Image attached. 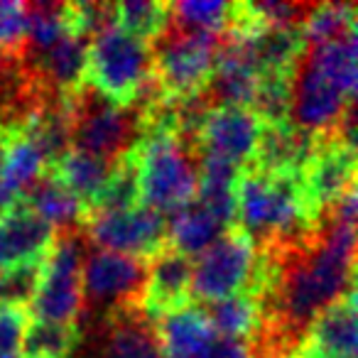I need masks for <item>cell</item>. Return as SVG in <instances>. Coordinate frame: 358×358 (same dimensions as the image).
Returning a JSON list of instances; mask_svg holds the SVG:
<instances>
[{
    "mask_svg": "<svg viewBox=\"0 0 358 358\" xmlns=\"http://www.w3.org/2000/svg\"><path fill=\"white\" fill-rule=\"evenodd\" d=\"M314 150H317V138L292 128L289 123L260 125L253 159L245 167H253L265 174H278V177L299 179Z\"/></svg>",
    "mask_w": 358,
    "mask_h": 358,
    "instance_id": "obj_17",
    "label": "cell"
},
{
    "mask_svg": "<svg viewBox=\"0 0 358 358\" xmlns=\"http://www.w3.org/2000/svg\"><path fill=\"white\" fill-rule=\"evenodd\" d=\"M307 47L356 37V6L353 3H314L302 25Z\"/></svg>",
    "mask_w": 358,
    "mask_h": 358,
    "instance_id": "obj_30",
    "label": "cell"
},
{
    "mask_svg": "<svg viewBox=\"0 0 358 358\" xmlns=\"http://www.w3.org/2000/svg\"><path fill=\"white\" fill-rule=\"evenodd\" d=\"M289 358H322L319 353H314L312 348H307V346H302V348H297V351L292 353Z\"/></svg>",
    "mask_w": 358,
    "mask_h": 358,
    "instance_id": "obj_39",
    "label": "cell"
},
{
    "mask_svg": "<svg viewBox=\"0 0 358 358\" xmlns=\"http://www.w3.org/2000/svg\"><path fill=\"white\" fill-rule=\"evenodd\" d=\"M172 3L162 0H125L115 3V25L140 42H155L169 22Z\"/></svg>",
    "mask_w": 358,
    "mask_h": 358,
    "instance_id": "obj_31",
    "label": "cell"
},
{
    "mask_svg": "<svg viewBox=\"0 0 358 358\" xmlns=\"http://www.w3.org/2000/svg\"><path fill=\"white\" fill-rule=\"evenodd\" d=\"M250 13L260 25L268 27H302L314 3H294V0H253L248 3Z\"/></svg>",
    "mask_w": 358,
    "mask_h": 358,
    "instance_id": "obj_35",
    "label": "cell"
},
{
    "mask_svg": "<svg viewBox=\"0 0 358 358\" xmlns=\"http://www.w3.org/2000/svg\"><path fill=\"white\" fill-rule=\"evenodd\" d=\"M292 76L294 74H275V71L258 74V84H255L250 110L258 115V120L263 125L289 123Z\"/></svg>",
    "mask_w": 358,
    "mask_h": 358,
    "instance_id": "obj_32",
    "label": "cell"
},
{
    "mask_svg": "<svg viewBox=\"0 0 358 358\" xmlns=\"http://www.w3.org/2000/svg\"><path fill=\"white\" fill-rule=\"evenodd\" d=\"M255 255L258 250L241 226L221 231L192 268V304H211L245 289Z\"/></svg>",
    "mask_w": 358,
    "mask_h": 358,
    "instance_id": "obj_9",
    "label": "cell"
},
{
    "mask_svg": "<svg viewBox=\"0 0 358 358\" xmlns=\"http://www.w3.org/2000/svg\"><path fill=\"white\" fill-rule=\"evenodd\" d=\"M351 187H356V148L338 138H317V150L299 174L307 216L317 221Z\"/></svg>",
    "mask_w": 358,
    "mask_h": 358,
    "instance_id": "obj_11",
    "label": "cell"
},
{
    "mask_svg": "<svg viewBox=\"0 0 358 358\" xmlns=\"http://www.w3.org/2000/svg\"><path fill=\"white\" fill-rule=\"evenodd\" d=\"M55 241V229L22 201L0 211V273L17 265L45 260Z\"/></svg>",
    "mask_w": 358,
    "mask_h": 358,
    "instance_id": "obj_16",
    "label": "cell"
},
{
    "mask_svg": "<svg viewBox=\"0 0 358 358\" xmlns=\"http://www.w3.org/2000/svg\"><path fill=\"white\" fill-rule=\"evenodd\" d=\"M221 35L194 32L167 22L162 35L150 42L152 79L164 99L185 101L201 94L216 64Z\"/></svg>",
    "mask_w": 358,
    "mask_h": 358,
    "instance_id": "obj_5",
    "label": "cell"
},
{
    "mask_svg": "<svg viewBox=\"0 0 358 358\" xmlns=\"http://www.w3.org/2000/svg\"><path fill=\"white\" fill-rule=\"evenodd\" d=\"M66 106H69L74 150L96 155L106 162H115L143 138L138 110L133 106L123 108L110 103L89 84L81 86L76 94L66 96Z\"/></svg>",
    "mask_w": 358,
    "mask_h": 358,
    "instance_id": "obj_6",
    "label": "cell"
},
{
    "mask_svg": "<svg viewBox=\"0 0 358 358\" xmlns=\"http://www.w3.org/2000/svg\"><path fill=\"white\" fill-rule=\"evenodd\" d=\"M248 47L258 74H294L307 42L302 27H268L260 35L248 37Z\"/></svg>",
    "mask_w": 358,
    "mask_h": 358,
    "instance_id": "obj_24",
    "label": "cell"
},
{
    "mask_svg": "<svg viewBox=\"0 0 358 358\" xmlns=\"http://www.w3.org/2000/svg\"><path fill=\"white\" fill-rule=\"evenodd\" d=\"M84 338L79 324H52L30 319L20 358H69Z\"/></svg>",
    "mask_w": 358,
    "mask_h": 358,
    "instance_id": "obj_29",
    "label": "cell"
},
{
    "mask_svg": "<svg viewBox=\"0 0 358 358\" xmlns=\"http://www.w3.org/2000/svg\"><path fill=\"white\" fill-rule=\"evenodd\" d=\"M8 143H10V138H8L3 130H0V174H3V164H6V155H8Z\"/></svg>",
    "mask_w": 358,
    "mask_h": 358,
    "instance_id": "obj_38",
    "label": "cell"
},
{
    "mask_svg": "<svg viewBox=\"0 0 358 358\" xmlns=\"http://www.w3.org/2000/svg\"><path fill=\"white\" fill-rule=\"evenodd\" d=\"M231 3H172L169 22L182 30L224 35L229 25Z\"/></svg>",
    "mask_w": 358,
    "mask_h": 358,
    "instance_id": "obj_33",
    "label": "cell"
},
{
    "mask_svg": "<svg viewBox=\"0 0 358 358\" xmlns=\"http://www.w3.org/2000/svg\"><path fill=\"white\" fill-rule=\"evenodd\" d=\"M356 287V226L319 216L302 236L265 245L245 289L258 299L250 356L289 358L304 346L312 322Z\"/></svg>",
    "mask_w": 358,
    "mask_h": 358,
    "instance_id": "obj_1",
    "label": "cell"
},
{
    "mask_svg": "<svg viewBox=\"0 0 358 358\" xmlns=\"http://www.w3.org/2000/svg\"><path fill=\"white\" fill-rule=\"evenodd\" d=\"M27 327L30 309L17 304H0V358H20Z\"/></svg>",
    "mask_w": 358,
    "mask_h": 358,
    "instance_id": "obj_37",
    "label": "cell"
},
{
    "mask_svg": "<svg viewBox=\"0 0 358 358\" xmlns=\"http://www.w3.org/2000/svg\"><path fill=\"white\" fill-rule=\"evenodd\" d=\"M250 358H260V356H250Z\"/></svg>",
    "mask_w": 358,
    "mask_h": 358,
    "instance_id": "obj_40",
    "label": "cell"
},
{
    "mask_svg": "<svg viewBox=\"0 0 358 358\" xmlns=\"http://www.w3.org/2000/svg\"><path fill=\"white\" fill-rule=\"evenodd\" d=\"M356 103L346 99L334 84L304 62V55L292 76V99H289V125L312 138H338V123L343 113Z\"/></svg>",
    "mask_w": 358,
    "mask_h": 358,
    "instance_id": "obj_12",
    "label": "cell"
},
{
    "mask_svg": "<svg viewBox=\"0 0 358 358\" xmlns=\"http://www.w3.org/2000/svg\"><path fill=\"white\" fill-rule=\"evenodd\" d=\"M192 258L164 248L148 263V282H145L140 309L152 322L192 304Z\"/></svg>",
    "mask_w": 358,
    "mask_h": 358,
    "instance_id": "obj_15",
    "label": "cell"
},
{
    "mask_svg": "<svg viewBox=\"0 0 358 358\" xmlns=\"http://www.w3.org/2000/svg\"><path fill=\"white\" fill-rule=\"evenodd\" d=\"M113 164L115 162H106V159L96 157V155L81 152V150L71 148L55 164H47L45 172L50 177H55L64 189H69L86 209H91L96 196L103 189Z\"/></svg>",
    "mask_w": 358,
    "mask_h": 358,
    "instance_id": "obj_21",
    "label": "cell"
},
{
    "mask_svg": "<svg viewBox=\"0 0 358 358\" xmlns=\"http://www.w3.org/2000/svg\"><path fill=\"white\" fill-rule=\"evenodd\" d=\"M241 167L226 162V159L201 155L199 162V182H196V199L211 211L224 229L236 226V182H238Z\"/></svg>",
    "mask_w": 358,
    "mask_h": 358,
    "instance_id": "obj_22",
    "label": "cell"
},
{
    "mask_svg": "<svg viewBox=\"0 0 358 358\" xmlns=\"http://www.w3.org/2000/svg\"><path fill=\"white\" fill-rule=\"evenodd\" d=\"M140 204L169 216L196 199L201 148L174 133H148L135 145Z\"/></svg>",
    "mask_w": 358,
    "mask_h": 358,
    "instance_id": "obj_3",
    "label": "cell"
},
{
    "mask_svg": "<svg viewBox=\"0 0 358 358\" xmlns=\"http://www.w3.org/2000/svg\"><path fill=\"white\" fill-rule=\"evenodd\" d=\"M17 201H22V204L35 211L45 224H50L52 229H55V234L57 231L84 229V221H86V216H89V209L47 172H42L40 177L22 192Z\"/></svg>",
    "mask_w": 358,
    "mask_h": 358,
    "instance_id": "obj_20",
    "label": "cell"
},
{
    "mask_svg": "<svg viewBox=\"0 0 358 358\" xmlns=\"http://www.w3.org/2000/svg\"><path fill=\"white\" fill-rule=\"evenodd\" d=\"M27 6L15 0L0 3V55H17L27 40Z\"/></svg>",
    "mask_w": 358,
    "mask_h": 358,
    "instance_id": "obj_36",
    "label": "cell"
},
{
    "mask_svg": "<svg viewBox=\"0 0 358 358\" xmlns=\"http://www.w3.org/2000/svg\"><path fill=\"white\" fill-rule=\"evenodd\" d=\"M94 327V358H162L155 322L140 307L110 312Z\"/></svg>",
    "mask_w": 358,
    "mask_h": 358,
    "instance_id": "obj_14",
    "label": "cell"
},
{
    "mask_svg": "<svg viewBox=\"0 0 358 358\" xmlns=\"http://www.w3.org/2000/svg\"><path fill=\"white\" fill-rule=\"evenodd\" d=\"M86 250H89V241L84 236V229L57 231L55 234L30 304L35 319L52 324H79L81 268H84Z\"/></svg>",
    "mask_w": 358,
    "mask_h": 358,
    "instance_id": "obj_7",
    "label": "cell"
},
{
    "mask_svg": "<svg viewBox=\"0 0 358 358\" xmlns=\"http://www.w3.org/2000/svg\"><path fill=\"white\" fill-rule=\"evenodd\" d=\"M45 172V159L25 135H13L8 143L6 164L0 174V211L20 199V194Z\"/></svg>",
    "mask_w": 358,
    "mask_h": 358,
    "instance_id": "obj_26",
    "label": "cell"
},
{
    "mask_svg": "<svg viewBox=\"0 0 358 358\" xmlns=\"http://www.w3.org/2000/svg\"><path fill=\"white\" fill-rule=\"evenodd\" d=\"M22 55L30 59L40 79L52 94L66 96L76 94L81 86H86V57H89V40L76 35H66L62 42L50 47L42 55Z\"/></svg>",
    "mask_w": 358,
    "mask_h": 358,
    "instance_id": "obj_19",
    "label": "cell"
},
{
    "mask_svg": "<svg viewBox=\"0 0 358 358\" xmlns=\"http://www.w3.org/2000/svg\"><path fill=\"white\" fill-rule=\"evenodd\" d=\"M148 282V263L99 250L89 243L81 268V314L89 322L118 309L140 307Z\"/></svg>",
    "mask_w": 358,
    "mask_h": 358,
    "instance_id": "obj_8",
    "label": "cell"
},
{
    "mask_svg": "<svg viewBox=\"0 0 358 358\" xmlns=\"http://www.w3.org/2000/svg\"><path fill=\"white\" fill-rule=\"evenodd\" d=\"M260 120L250 108H211L199 130L201 155L226 159L243 169L253 159V150L260 135Z\"/></svg>",
    "mask_w": 358,
    "mask_h": 358,
    "instance_id": "obj_13",
    "label": "cell"
},
{
    "mask_svg": "<svg viewBox=\"0 0 358 358\" xmlns=\"http://www.w3.org/2000/svg\"><path fill=\"white\" fill-rule=\"evenodd\" d=\"M84 236L99 250L150 263L167 248V216L143 204L115 214H89L84 221Z\"/></svg>",
    "mask_w": 358,
    "mask_h": 358,
    "instance_id": "obj_10",
    "label": "cell"
},
{
    "mask_svg": "<svg viewBox=\"0 0 358 358\" xmlns=\"http://www.w3.org/2000/svg\"><path fill=\"white\" fill-rule=\"evenodd\" d=\"M221 231L226 229L199 199H194L167 216V248L194 258L219 238Z\"/></svg>",
    "mask_w": 358,
    "mask_h": 358,
    "instance_id": "obj_23",
    "label": "cell"
},
{
    "mask_svg": "<svg viewBox=\"0 0 358 358\" xmlns=\"http://www.w3.org/2000/svg\"><path fill=\"white\" fill-rule=\"evenodd\" d=\"M152 79L150 45L118 25L106 27L89 42L86 84L110 103L130 108L140 89Z\"/></svg>",
    "mask_w": 358,
    "mask_h": 358,
    "instance_id": "obj_4",
    "label": "cell"
},
{
    "mask_svg": "<svg viewBox=\"0 0 358 358\" xmlns=\"http://www.w3.org/2000/svg\"><path fill=\"white\" fill-rule=\"evenodd\" d=\"M304 346L322 358H356V287L314 319Z\"/></svg>",
    "mask_w": 358,
    "mask_h": 358,
    "instance_id": "obj_18",
    "label": "cell"
},
{
    "mask_svg": "<svg viewBox=\"0 0 358 358\" xmlns=\"http://www.w3.org/2000/svg\"><path fill=\"white\" fill-rule=\"evenodd\" d=\"M356 45H358V35L304 50V62L314 71H319L329 84L336 86L346 99H356V79H358Z\"/></svg>",
    "mask_w": 358,
    "mask_h": 358,
    "instance_id": "obj_25",
    "label": "cell"
},
{
    "mask_svg": "<svg viewBox=\"0 0 358 358\" xmlns=\"http://www.w3.org/2000/svg\"><path fill=\"white\" fill-rule=\"evenodd\" d=\"M317 221L307 216L297 177L265 174L243 167L236 182V226L245 231L255 250L302 236Z\"/></svg>",
    "mask_w": 358,
    "mask_h": 358,
    "instance_id": "obj_2",
    "label": "cell"
},
{
    "mask_svg": "<svg viewBox=\"0 0 358 358\" xmlns=\"http://www.w3.org/2000/svg\"><path fill=\"white\" fill-rule=\"evenodd\" d=\"M42 263L45 260H35V263L3 270L0 273V304H17V307L30 309L37 282H40Z\"/></svg>",
    "mask_w": 358,
    "mask_h": 358,
    "instance_id": "obj_34",
    "label": "cell"
},
{
    "mask_svg": "<svg viewBox=\"0 0 358 358\" xmlns=\"http://www.w3.org/2000/svg\"><path fill=\"white\" fill-rule=\"evenodd\" d=\"M140 206V179H138V155L135 148L115 159L103 189L96 196L89 214H115Z\"/></svg>",
    "mask_w": 358,
    "mask_h": 358,
    "instance_id": "obj_28",
    "label": "cell"
},
{
    "mask_svg": "<svg viewBox=\"0 0 358 358\" xmlns=\"http://www.w3.org/2000/svg\"><path fill=\"white\" fill-rule=\"evenodd\" d=\"M199 307V304H196ZM201 312L211 322L214 331L224 338H236V341H248L258 327V299L250 289L231 294L226 299L211 304H201Z\"/></svg>",
    "mask_w": 358,
    "mask_h": 358,
    "instance_id": "obj_27",
    "label": "cell"
}]
</instances>
